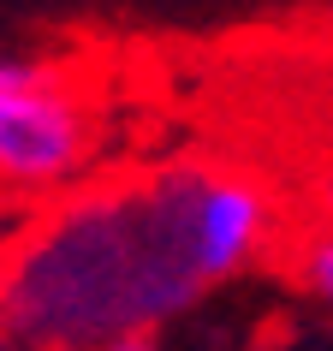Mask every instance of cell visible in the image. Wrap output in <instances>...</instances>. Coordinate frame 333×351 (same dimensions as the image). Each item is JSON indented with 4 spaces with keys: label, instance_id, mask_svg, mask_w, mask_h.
I'll return each instance as SVG.
<instances>
[{
    "label": "cell",
    "instance_id": "obj_4",
    "mask_svg": "<svg viewBox=\"0 0 333 351\" xmlns=\"http://www.w3.org/2000/svg\"><path fill=\"white\" fill-rule=\"evenodd\" d=\"M24 72H30V66H24V60H6V54H0V95L12 90V84H18Z\"/></svg>",
    "mask_w": 333,
    "mask_h": 351
},
{
    "label": "cell",
    "instance_id": "obj_7",
    "mask_svg": "<svg viewBox=\"0 0 333 351\" xmlns=\"http://www.w3.org/2000/svg\"><path fill=\"white\" fill-rule=\"evenodd\" d=\"M262 351H274V346H262Z\"/></svg>",
    "mask_w": 333,
    "mask_h": 351
},
{
    "label": "cell",
    "instance_id": "obj_2",
    "mask_svg": "<svg viewBox=\"0 0 333 351\" xmlns=\"http://www.w3.org/2000/svg\"><path fill=\"white\" fill-rule=\"evenodd\" d=\"M95 101L72 72H30L0 95V197L54 203L90 185Z\"/></svg>",
    "mask_w": 333,
    "mask_h": 351
},
{
    "label": "cell",
    "instance_id": "obj_6",
    "mask_svg": "<svg viewBox=\"0 0 333 351\" xmlns=\"http://www.w3.org/2000/svg\"><path fill=\"white\" fill-rule=\"evenodd\" d=\"M0 351H24L18 339H12V328H6V322H0Z\"/></svg>",
    "mask_w": 333,
    "mask_h": 351
},
{
    "label": "cell",
    "instance_id": "obj_5",
    "mask_svg": "<svg viewBox=\"0 0 333 351\" xmlns=\"http://www.w3.org/2000/svg\"><path fill=\"white\" fill-rule=\"evenodd\" d=\"M108 351H161L155 339H119V346H108Z\"/></svg>",
    "mask_w": 333,
    "mask_h": 351
},
{
    "label": "cell",
    "instance_id": "obj_3",
    "mask_svg": "<svg viewBox=\"0 0 333 351\" xmlns=\"http://www.w3.org/2000/svg\"><path fill=\"white\" fill-rule=\"evenodd\" d=\"M292 268H297V286H304V292H310L315 304L333 315V221H321L315 232H304V239H297Z\"/></svg>",
    "mask_w": 333,
    "mask_h": 351
},
{
    "label": "cell",
    "instance_id": "obj_1",
    "mask_svg": "<svg viewBox=\"0 0 333 351\" xmlns=\"http://www.w3.org/2000/svg\"><path fill=\"white\" fill-rule=\"evenodd\" d=\"M274 232V191L232 161L77 185L0 244V322L24 351L155 339L203 292L250 274Z\"/></svg>",
    "mask_w": 333,
    "mask_h": 351
}]
</instances>
